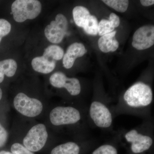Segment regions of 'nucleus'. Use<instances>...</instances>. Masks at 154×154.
Here are the masks:
<instances>
[{
  "instance_id": "nucleus-21",
  "label": "nucleus",
  "mask_w": 154,
  "mask_h": 154,
  "mask_svg": "<svg viewBox=\"0 0 154 154\" xmlns=\"http://www.w3.org/2000/svg\"><path fill=\"white\" fill-rule=\"evenodd\" d=\"M11 151L14 154H34L19 143H15L11 146Z\"/></svg>"
},
{
  "instance_id": "nucleus-2",
  "label": "nucleus",
  "mask_w": 154,
  "mask_h": 154,
  "mask_svg": "<svg viewBox=\"0 0 154 154\" xmlns=\"http://www.w3.org/2000/svg\"><path fill=\"white\" fill-rule=\"evenodd\" d=\"M114 139L126 149L127 154H154L153 119L130 129L115 131Z\"/></svg>"
},
{
  "instance_id": "nucleus-15",
  "label": "nucleus",
  "mask_w": 154,
  "mask_h": 154,
  "mask_svg": "<svg viewBox=\"0 0 154 154\" xmlns=\"http://www.w3.org/2000/svg\"><path fill=\"white\" fill-rule=\"evenodd\" d=\"M17 62L12 59H8L0 61V83H2L5 75L8 77L14 76L17 72Z\"/></svg>"
},
{
  "instance_id": "nucleus-17",
  "label": "nucleus",
  "mask_w": 154,
  "mask_h": 154,
  "mask_svg": "<svg viewBox=\"0 0 154 154\" xmlns=\"http://www.w3.org/2000/svg\"><path fill=\"white\" fill-rule=\"evenodd\" d=\"M98 20L95 16L90 15L86 19L82 28L86 33L92 36L98 34Z\"/></svg>"
},
{
  "instance_id": "nucleus-11",
  "label": "nucleus",
  "mask_w": 154,
  "mask_h": 154,
  "mask_svg": "<svg viewBox=\"0 0 154 154\" xmlns=\"http://www.w3.org/2000/svg\"><path fill=\"white\" fill-rule=\"evenodd\" d=\"M154 44V26L144 25L139 28L133 36V47L138 50L151 47Z\"/></svg>"
},
{
  "instance_id": "nucleus-10",
  "label": "nucleus",
  "mask_w": 154,
  "mask_h": 154,
  "mask_svg": "<svg viewBox=\"0 0 154 154\" xmlns=\"http://www.w3.org/2000/svg\"><path fill=\"white\" fill-rule=\"evenodd\" d=\"M49 82L54 88H64L71 96H78L82 92L79 80L75 78H68L62 72H57L53 74L50 78Z\"/></svg>"
},
{
  "instance_id": "nucleus-18",
  "label": "nucleus",
  "mask_w": 154,
  "mask_h": 154,
  "mask_svg": "<svg viewBox=\"0 0 154 154\" xmlns=\"http://www.w3.org/2000/svg\"><path fill=\"white\" fill-rule=\"evenodd\" d=\"M107 5L120 13L126 12L129 5L127 0H104L102 1Z\"/></svg>"
},
{
  "instance_id": "nucleus-9",
  "label": "nucleus",
  "mask_w": 154,
  "mask_h": 154,
  "mask_svg": "<svg viewBox=\"0 0 154 154\" xmlns=\"http://www.w3.org/2000/svg\"><path fill=\"white\" fill-rule=\"evenodd\" d=\"M68 22L66 17L62 14H58L55 20L51 21L44 30L45 35L48 40L54 44L60 43L67 31Z\"/></svg>"
},
{
  "instance_id": "nucleus-16",
  "label": "nucleus",
  "mask_w": 154,
  "mask_h": 154,
  "mask_svg": "<svg viewBox=\"0 0 154 154\" xmlns=\"http://www.w3.org/2000/svg\"><path fill=\"white\" fill-rule=\"evenodd\" d=\"M72 14L75 23L81 28H82L86 19L91 15L88 9L82 6L75 7L73 10Z\"/></svg>"
},
{
  "instance_id": "nucleus-24",
  "label": "nucleus",
  "mask_w": 154,
  "mask_h": 154,
  "mask_svg": "<svg viewBox=\"0 0 154 154\" xmlns=\"http://www.w3.org/2000/svg\"><path fill=\"white\" fill-rule=\"evenodd\" d=\"M141 4L144 7H149L152 5L154 4V0H141L140 1Z\"/></svg>"
},
{
  "instance_id": "nucleus-7",
  "label": "nucleus",
  "mask_w": 154,
  "mask_h": 154,
  "mask_svg": "<svg viewBox=\"0 0 154 154\" xmlns=\"http://www.w3.org/2000/svg\"><path fill=\"white\" fill-rule=\"evenodd\" d=\"M14 107L22 115L29 117L39 115L43 109L42 103L38 99L28 97L24 93H19L14 99Z\"/></svg>"
},
{
  "instance_id": "nucleus-22",
  "label": "nucleus",
  "mask_w": 154,
  "mask_h": 154,
  "mask_svg": "<svg viewBox=\"0 0 154 154\" xmlns=\"http://www.w3.org/2000/svg\"><path fill=\"white\" fill-rule=\"evenodd\" d=\"M8 138V133L7 131L0 123V148L5 144Z\"/></svg>"
},
{
  "instance_id": "nucleus-14",
  "label": "nucleus",
  "mask_w": 154,
  "mask_h": 154,
  "mask_svg": "<svg viewBox=\"0 0 154 154\" xmlns=\"http://www.w3.org/2000/svg\"><path fill=\"white\" fill-rule=\"evenodd\" d=\"M88 154H119L118 144L114 139L99 144Z\"/></svg>"
},
{
  "instance_id": "nucleus-4",
  "label": "nucleus",
  "mask_w": 154,
  "mask_h": 154,
  "mask_svg": "<svg viewBox=\"0 0 154 154\" xmlns=\"http://www.w3.org/2000/svg\"><path fill=\"white\" fill-rule=\"evenodd\" d=\"M63 49L57 45H50L45 49L43 55L34 58L31 65L35 71L41 73H50L55 69L56 61L63 58Z\"/></svg>"
},
{
  "instance_id": "nucleus-13",
  "label": "nucleus",
  "mask_w": 154,
  "mask_h": 154,
  "mask_svg": "<svg viewBox=\"0 0 154 154\" xmlns=\"http://www.w3.org/2000/svg\"><path fill=\"white\" fill-rule=\"evenodd\" d=\"M116 31H113L101 36L98 41L99 49L104 53L114 52L118 49L119 44L116 39Z\"/></svg>"
},
{
  "instance_id": "nucleus-1",
  "label": "nucleus",
  "mask_w": 154,
  "mask_h": 154,
  "mask_svg": "<svg viewBox=\"0 0 154 154\" xmlns=\"http://www.w3.org/2000/svg\"><path fill=\"white\" fill-rule=\"evenodd\" d=\"M153 102L151 86L144 82H138L130 87L115 105H111V110L114 118L120 115H128L143 120L153 119Z\"/></svg>"
},
{
  "instance_id": "nucleus-8",
  "label": "nucleus",
  "mask_w": 154,
  "mask_h": 154,
  "mask_svg": "<svg viewBox=\"0 0 154 154\" xmlns=\"http://www.w3.org/2000/svg\"><path fill=\"white\" fill-rule=\"evenodd\" d=\"M48 137V134L45 125H36L28 131L23 140V144L31 152H38L45 145Z\"/></svg>"
},
{
  "instance_id": "nucleus-26",
  "label": "nucleus",
  "mask_w": 154,
  "mask_h": 154,
  "mask_svg": "<svg viewBox=\"0 0 154 154\" xmlns=\"http://www.w3.org/2000/svg\"><path fill=\"white\" fill-rule=\"evenodd\" d=\"M3 93L2 89L0 88V100L2 99V97Z\"/></svg>"
},
{
  "instance_id": "nucleus-12",
  "label": "nucleus",
  "mask_w": 154,
  "mask_h": 154,
  "mask_svg": "<svg viewBox=\"0 0 154 154\" xmlns=\"http://www.w3.org/2000/svg\"><path fill=\"white\" fill-rule=\"evenodd\" d=\"M87 52V50L82 43L75 42L70 45L63 57V64L65 68H71L76 59L82 57Z\"/></svg>"
},
{
  "instance_id": "nucleus-6",
  "label": "nucleus",
  "mask_w": 154,
  "mask_h": 154,
  "mask_svg": "<svg viewBox=\"0 0 154 154\" xmlns=\"http://www.w3.org/2000/svg\"><path fill=\"white\" fill-rule=\"evenodd\" d=\"M99 144L94 139L85 138L79 142L69 141L60 144L52 149L51 154H88Z\"/></svg>"
},
{
  "instance_id": "nucleus-20",
  "label": "nucleus",
  "mask_w": 154,
  "mask_h": 154,
  "mask_svg": "<svg viewBox=\"0 0 154 154\" xmlns=\"http://www.w3.org/2000/svg\"><path fill=\"white\" fill-rule=\"evenodd\" d=\"M11 25L10 22L5 19H0V42L2 38L11 32Z\"/></svg>"
},
{
  "instance_id": "nucleus-23",
  "label": "nucleus",
  "mask_w": 154,
  "mask_h": 154,
  "mask_svg": "<svg viewBox=\"0 0 154 154\" xmlns=\"http://www.w3.org/2000/svg\"><path fill=\"white\" fill-rule=\"evenodd\" d=\"M109 20L115 28H117L120 25V19L119 17L114 13L110 14Z\"/></svg>"
},
{
  "instance_id": "nucleus-5",
  "label": "nucleus",
  "mask_w": 154,
  "mask_h": 154,
  "mask_svg": "<svg viewBox=\"0 0 154 154\" xmlns=\"http://www.w3.org/2000/svg\"><path fill=\"white\" fill-rule=\"evenodd\" d=\"M41 10V3L37 0H17L11 6L13 17L17 22L35 19L40 14Z\"/></svg>"
},
{
  "instance_id": "nucleus-25",
  "label": "nucleus",
  "mask_w": 154,
  "mask_h": 154,
  "mask_svg": "<svg viewBox=\"0 0 154 154\" xmlns=\"http://www.w3.org/2000/svg\"><path fill=\"white\" fill-rule=\"evenodd\" d=\"M0 154H14L10 152L6 151H2L0 152Z\"/></svg>"
},
{
  "instance_id": "nucleus-3",
  "label": "nucleus",
  "mask_w": 154,
  "mask_h": 154,
  "mask_svg": "<svg viewBox=\"0 0 154 154\" xmlns=\"http://www.w3.org/2000/svg\"><path fill=\"white\" fill-rule=\"evenodd\" d=\"M87 108L88 107L81 110L73 106H57L51 111L50 120L52 124L56 126L79 124L90 127L87 117Z\"/></svg>"
},
{
  "instance_id": "nucleus-19",
  "label": "nucleus",
  "mask_w": 154,
  "mask_h": 154,
  "mask_svg": "<svg viewBox=\"0 0 154 154\" xmlns=\"http://www.w3.org/2000/svg\"><path fill=\"white\" fill-rule=\"evenodd\" d=\"M114 29L115 28L109 20L103 19L99 23L98 33L99 36H103L113 32Z\"/></svg>"
}]
</instances>
